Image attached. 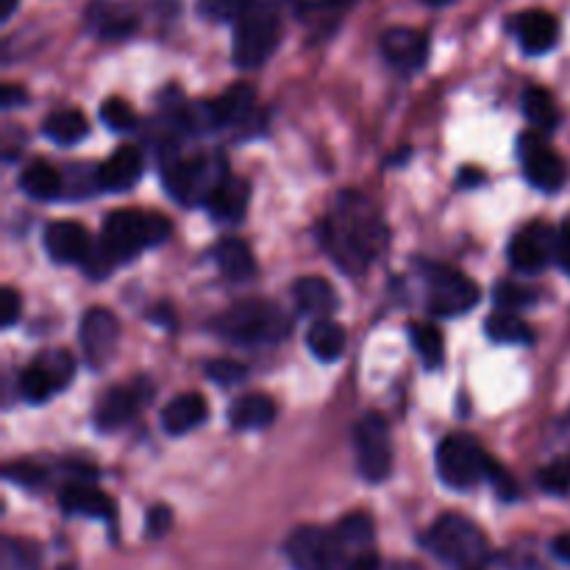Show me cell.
Returning a JSON list of instances; mask_svg holds the SVG:
<instances>
[{
  "instance_id": "cell-23",
  "label": "cell",
  "mask_w": 570,
  "mask_h": 570,
  "mask_svg": "<svg viewBox=\"0 0 570 570\" xmlns=\"http://www.w3.org/2000/svg\"><path fill=\"white\" fill-rule=\"evenodd\" d=\"M248 200H250V184L245 181V178L228 176L212 189L209 198L204 200V206L215 220L239 223L243 220L245 209H248Z\"/></svg>"
},
{
  "instance_id": "cell-26",
  "label": "cell",
  "mask_w": 570,
  "mask_h": 570,
  "mask_svg": "<svg viewBox=\"0 0 570 570\" xmlns=\"http://www.w3.org/2000/svg\"><path fill=\"white\" fill-rule=\"evenodd\" d=\"M276 417V404L271 395L265 393H248L239 395L232 406H228V423L237 432H254V429L271 426Z\"/></svg>"
},
{
  "instance_id": "cell-6",
  "label": "cell",
  "mask_w": 570,
  "mask_h": 570,
  "mask_svg": "<svg viewBox=\"0 0 570 570\" xmlns=\"http://www.w3.org/2000/svg\"><path fill=\"white\" fill-rule=\"evenodd\" d=\"M226 176V161L220 156H195V159H167L161 165V181L165 189L181 204L206 200L212 189Z\"/></svg>"
},
{
  "instance_id": "cell-33",
  "label": "cell",
  "mask_w": 570,
  "mask_h": 570,
  "mask_svg": "<svg viewBox=\"0 0 570 570\" xmlns=\"http://www.w3.org/2000/svg\"><path fill=\"white\" fill-rule=\"evenodd\" d=\"M410 337L426 371H438L445 360L443 334L432 323H410Z\"/></svg>"
},
{
  "instance_id": "cell-7",
  "label": "cell",
  "mask_w": 570,
  "mask_h": 570,
  "mask_svg": "<svg viewBox=\"0 0 570 570\" xmlns=\"http://www.w3.org/2000/svg\"><path fill=\"white\" fill-rule=\"evenodd\" d=\"M490 456L484 454L482 445L471 434H449L438 445V476L449 488L468 490L488 479Z\"/></svg>"
},
{
  "instance_id": "cell-37",
  "label": "cell",
  "mask_w": 570,
  "mask_h": 570,
  "mask_svg": "<svg viewBox=\"0 0 570 570\" xmlns=\"http://www.w3.org/2000/svg\"><path fill=\"white\" fill-rule=\"evenodd\" d=\"M540 488L549 495H568L570 493V456H557L554 462L538 473Z\"/></svg>"
},
{
  "instance_id": "cell-46",
  "label": "cell",
  "mask_w": 570,
  "mask_h": 570,
  "mask_svg": "<svg viewBox=\"0 0 570 570\" xmlns=\"http://www.w3.org/2000/svg\"><path fill=\"white\" fill-rule=\"evenodd\" d=\"M348 570H382V562H379L376 554H371V551H367V554L356 557V560L348 566Z\"/></svg>"
},
{
  "instance_id": "cell-44",
  "label": "cell",
  "mask_w": 570,
  "mask_h": 570,
  "mask_svg": "<svg viewBox=\"0 0 570 570\" xmlns=\"http://www.w3.org/2000/svg\"><path fill=\"white\" fill-rule=\"evenodd\" d=\"M6 476L9 479H14V482H20V484H33V482H39V471L33 465H22V462H14V465L9 468V471H6Z\"/></svg>"
},
{
  "instance_id": "cell-42",
  "label": "cell",
  "mask_w": 570,
  "mask_h": 570,
  "mask_svg": "<svg viewBox=\"0 0 570 570\" xmlns=\"http://www.w3.org/2000/svg\"><path fill=\"white\" fill-rule=\"evenodd\" d=\"M0 309H3V328H11L17 321H20V309H22V298L17 295L14 287H3L0 293Z\"/></svg>"
},
{
  "instance_id": "cell-47",
  "label": "cell",
  "mask_w": 570,
  "mask_h": 570,
  "mask_svg": "<svg viewBox=\"0 0 570 570\" xmlns=\"http://www.w3.org/2000/svg\"><path fill=\"white\" fill-rule=\"evenodd\" d=\"M551 551H554L557 560L570 562V532L560 534V538H554V543H551Z\"/></svg>"
},
{
  "instance_id": "cell-21",
  "label": "cell",
  "mask_w": 570,
  "mask_h": 570,
  "mask_svg": "<svg viewBox=\"0 0 570 570\" xmlns=\"http://www.w3.org/2000/svg\"><path fill=\"white\" fill-rule=\"evenodd\" d=\"M142 404V393L137 384H126V387H111L100 395L98 406H95V426L100 432H115V429L126 426L134 417V412Z\"/></svg>"
},
{
  "instance_id": "cell-30",
  "label": "cell",
  "mask_w": 570,
  "mask_h": 570,
  "mask_svg": "<svg viewBox=\"0 0 570 570\" xmlns=\"http://www.w3.org/2000/svg\"><path fill=\"white\" fill-rule=\"evenodd\" d=\"M42 131L56 145H76L89 134V122L78 109H59L45 117Z\"/></svg>"
},
{
  "instance_id": "cell-16",
  "label": "cell",
  "mask_w": 570,
  "mask_h": 570,
  "mask_svg": "<svg viewBox=\"0 0 570 570\" xmlns=\"http://www.w3.org/2000/svg\"><path fill=\"white\" fill-rule=\"evenodd\" d=\"M256 106V92L250 83H234L232 89L220 95L215 100H206L198 109L193 111V120L200 128H223L232 126V122L245 120V117L254 111Z\"/></svg>"
},
{
  "instance_id": "cell-38",
  "label": "cell",
  "mask_w": 570,
  "mask_h": 570,
  "mask_svg": "<svg viewBox=\"0 0 570 570\" xmlns=\"http://www.w3.org/2000/svg\"><path fill=\"white\" fill-rule=\"evenodd\" d=\"M204 371H206V376L212 379V382L223 384V387L239 384L245 376H248L245 365H239V362H234V360H209L204 365Z\"/></svg>"
},
{
  "instance_id": "cell-1",
  "label": "cell",
  "mask_w": 570,
  "mask_h": 570,
  "mask_svg": "<svg viewBox=\"0 0 570 570\" xmlns=\"http://www.w3.org/2000/svg\"><path fill=\"white\" fill-rule=\"evenodd\" d=\"M384 223L376 206L356 193H343L332 215L321 226V243L326 254L345 273H362L384 248Z\"/></svg>"
},
{
  "instance_id": "cell-12",
  "label": "cell",
  "mask_w": 570,
  "mask_h": 570,
  "mask_svg": "<svg viewBox=\"0 0 570 570\" xmlns=\"http://www.w3.org/2000/svg\"><path fill=\"white\" fill-rule=\"evenodd\" d=\"M284 551L295 570H334L343 546L334 532L321 527H301L298 532L289 534Z\"/></svg>"
},
{
  "instance_id": "cell-11",
  "label": "cell",
  "mask_w": 570,
  "mask_h": 570,
  "mask_svg": "<svg viewBox=\"0 0 570 570\" xmlns=\"http://www.w3.org/2000/svg\"><path fill=\"white\" fill-rule=\"evenodd\" d=\"M518 154H521L523 173H527L529 184L543 193H557L562 189L568 178V167L562 156L549 145V139L540 131H529L518 139Z\"/></svg>"
},
{
  "instance_id": "cell-43",
  "label": "cell",
  "mask_w": 570,
  "mask_h": 570,
  "mask_svg": "<svg viewBox=\"0 0 570 570\" xmlns=\"http://www.w3.org/2000/svg\"><path fill=\"white\" fill-rule=\"evenodd\" d=\"M557 265L570 276V215L557 232Z\"/></svg>"
},
{
  "instance_id": "cell-24",
  "label": "cell",
  "mask_w": 570,
  "mask_h": 570,
  "mask_svg": "<svg viewBox=\"0 0 570 570\" xmlns=\"http://www.w3.org/2000/svg\"><path fill=\"white\" fill-rule=\"evenodd\" d=\"M206 417H209V404H206L204 395L184 393L176 395V399L161 410V426H165V432L173 434V438H181V434H189L193 429L204 426Z\"/></svg>"
},
{
  "instance_id": "cell-14",
  "label": "cell",
  "mask_w": 570,
  "mask_h": 570,
  "mask_svg": "<svg viewBox=\"0 0 570 570\" xmlns=\"http://www.w3.org/2000/svg\"><path fill=\"white\" fill-rule=\"evenodd\" d=\"M81 348L92 367H104L115 356L117 340H120V321L104 306H95L81 321Z\"/></svg>"
},
{
  "instance_id": "cell-9",
  "label": "cell",
  "mask_w": 570,
  "mask_h": 570,
  "mask_svg": "<svg viewBox=\"0 0 570 570\" xmlns=\"http://www.w3.org/2000/svg\"><path fill=\"white\" fill-rule=\"evenodd\" d=\"M356 468L367 482H384L393 473V434L387 421L376 412H367L354 429Z\"/></svg>"
},
{
  "instance_id": "cell-31",
  "label": "cell",
  "mask_w": 570,
  "mask_h": 570,
  "mask_svg": "<svg viewBox=\"0 0 570 570\" xmlns=\"http://www.w3.org/2000/svg\"><path fill=\"white\" fill-rule=\"evenodd\" d=\"M484 332L493 343L501 345H529L534 340L532 328L523 317H518L515 312H495L484 323Z\"/></svg>"
},
{
  "instance_id": "cell-20",
  "label": "cell",
  "mask_w": 570,
  "mask_h": 570,
  "mask_svg": "<svg viewBox=\"0 0 570 570\" xmlns=\"http://www.w3.org/2000/svg\"><path fill=\"white\" fill-rule=\"evenodd\" d=\"M59 504L67 515L98 518V521H111L115 518V501L100 488L89 482H70L59 490Z\"/></svg>"
},
{
  "instance_id": "cell-19",
  "label": "cell",
  "mask_w": 570,
  "mask_h": 570,
  "mask_svg": "<svg viewBox=\"0 0 570 570\" xmlns=\"http://www.w3.org/2000/svg\"><path fill=\"white\" fill-rule=\"evenodd\" d=\"M142 154L134 145H122L98 167V187L106 193H128L142 176Z\"/></svg>"
},
{
  "instance_id": "cell-22",
  "label": "cell",
  "mask_w": 570,
  "mask_h": 570,
  "mask_svg": "<svg viewBox=\"0 0 570 570\" xmlns=\"http://www.w3.org/2000/svg\"><path fill=\"white\" fill-rule=\"evenodd\" d=\"M87 26L95 37L100 39H126L137 31L139 20L134 9L122 3H111V0H95L87 9Z\"/></svg>"
},
{
  "instance_id": "cell-41",
  "label": "cell",
  "mask_w": 570,
  "mask_h": 570,
  "mask_svg": "<svg viewBox=\"0 0 570 570\" xmlns=\"http://www.w3.org/2000/svg\"><path fill=\"white\" fill-rule=\"evenodd\" d=\"M170 529H173V512L167 510L165 504L150 507L148 523H145V532H148V538H165Z\"/></svg>"
},
{
  "instance_id": "cell-49",
  "label": "cell",
  "mask_w": 570,
  "mask_h": 570,
  "mask_svg": "<svg viewBox=\"0 0 570 570\" xmlns=\"http://www.w3.org/2000/svg\"><path fill=\"white\" fill-rule=\"evenodd\" d=\"M421 3L434 6V9H443V6H451V3H454V0H421Z\"/></svg>"
},
{
  "instance_id": "cell-50",
  "label": "cell",
  "mask_w": 570,
  "mask_h": 570,
  "mask_svg": "<svg viewBox=\"0 0 570 570\" xmlns=\"http://www.w3.org/2000/svg\"><path fill=\"white\" fill-rule=\"evenodd\" d=\"M59 570H76V568H59Z\"/></svg>"
},
{
  "instance_id": "cell-10",
  "label": "cell",
  "mask_w": 570,
  "mask_h": 570,
  "mask_svg": "<svg viewBox=\"0 0 570 570\" xmlns=\"http://www.w3.org/2000/svg\"><path fill=\"white\" fill-rule=\"evenodd\" d=\"M429 278V309L434 315L456 317L462 312H471L479 304L482 293H479L476 282L468 278L465 273L454 271V267L434 265L426 271Z\"/></svg>"
},
{
  "instance_id": "cell-28",
  "label": "cell",
  "mask_w": 570,
  "mask_h": 570,
  "mask_svg": "<svg viewBox=\"0 0 570 570\" xmlns=\"http://www.w3.org/2000/svg\"><path fill=\"white\" fill-rule=\"evenodd\" d=\"M20 189L33 200H53L65 193V178H61V173L53 165L37 159L22 170Z\"/></svg>"
},
{
  "instance_id": "cell-40",
  "label": "cell",
  "mask_w": 570,
  "mask_h": 570,
  "mask_svg": "<svg viewBox=\"0 0 570 570\" xmlns=\"http://www.w3.org/2000/svg\"><path fill=\"white\" fill-rule=\"evenodd\" d=\"M295 6L301 17L309 14H340V11L348 9L354 0H289Z\"/></svg>"
},
{
  "instance_id": "cell-8",
  "label": "cell",
  "mask_w": 570,
  "mask_h": 570,
  "mask_svg": "<svg viewBox=\"0 0 570 570\" xmlns=\"http://www.w3.org/2000/svg\"><path fill=\"white\" fill-rule=\"evenodd\" d=\"M76 376V360L67 351L53 348L33 356L20 373V395L31 404H45L59 395Z\"/></svg>"
},
{
  "instance_id": "cell-34",
  "label": "cell",
  "mask_w": 570,
  "mask_h": 570,
  "mask_svg": "<svg viewBox=\"0 0 570 570\" xmlns=\"http://www.w3.org/2000/svg\"><path fill=\"white\" fill-rule=\"evenodd\" d=\"M334 534H337L343 549H367L376 538V527H373V518L367 512H351V515L340 518Z\"/></svg>"
},
{
  "instance_id": "cell-17",
  "label": "cell",
  "mask_w": 570,
  "mask_h": 570,
  "mask_svg": "<svg viewBox=\"0 0 570 570\" xmlns=\"http://www.w3.org/2000/svg\"><path fill=\"white\" fill-rule=\"evenodd\" d=\"M379 48H382V56L399 70L412 72L421 70L429 59V37L417 28L395 26L387 28L379 39Z\"/></svg>"
},
{
  "instance_id": "cell-35",
  "label": "cell",
  "mask_w": 570,
  "mask_h": 570,
  "mask_svg": "<svg viewBox=\"0 0 570 570\" xmlns=\"http://www.w3.org/2000/svg\"><path fill=\"white\" fill-rule=\"evenodd\" d=\"M256 0H198V14L212 22H237Z\"/></svg>"
},
{
  "instance_id": "cell-48",
  "label": "cell",
  "mask_w": 570,
  "mask_h": 570,
  "mask_svg": "<svg viewBox=\"0 0 570 570\" xmlns=\"http://www.w3.org/2000/svg\"><path fill=\"white\" fill-rule=\"evenodd\" d=\"M17 3H20V0H0V20H11V14L17 11Z\"/></svg>"
},
{
  "instance_id": "cell-15",
  "label": "cell",
  "mask_w": 570,
  "mask_h": 570,
  "mask_svg": "<svg viewBox=\"0 0 570 570\" xmlns=\"http://www.w3.org/2000/svg\"><path fill=\"white\" fill-rule=\"evenodd\" d=\"M507 28H510L512 37L518 39L523 53L529 56L549 53L557 45V39H560V22H557V17L546 9L518 11V14L510 17Z\"/></svg>"
},
{
  "instance_id": "cell-39",
  "label": "cell",
  "mask_w": 570,
  "mask_h": 570,
  "mask_svg": "<svg viewBox=\"0 0 570 570\" xmlns=\"http://www.w3.org/2000/svg\"><path fill=\"white\" fill-rule=\"evenodd\" d=\"M534 293L532 289L521 287V284H512V282H501L499 289H495V304H499L501 312H515L521 306L532 304Z\"/></svg>"
},
{
  "instance_id": "cell-13",
  "label": "cell",
  "mask_w": 570,
  "mask_h": 570,
  "mask_svg": "<svg viewBox=\"0 0 570 570\" xmlns=\"http://www.w3.org/2000/svg\"><path fill=\"white\" fill-rule=\"evenodd\" d=\"M557 259V232L549 223H527L510 243V262L521 273H540Z\"/></svg>"
},
{
  "instance_id": "cell-27",
  "label": "cell",
  "mask_w": 570,
  "mask_h": 570,
  "mask_svg": "<svg viewBox=\"0 0 570 570\" xmlns=\"http://www.w3.org/2000/svg\"><path fill=\"white\" fill-rule=\"evenodd\" d=\"M212 256H215L217 271L226 278H232V282H248L256 273L254 250H250L248 243H243V239H220V243L215 245V250H212Z\"/></svg>"
},
{
  "instance_id": "cell-29",
  "label": "cell",
  "mask_w": 570,
  "mask_h": 570,
  "mask_svg": "<svg viewBox=\"0 0 570 570\" xmlns=\"http://www.w3.org/2000/svg\"><path fill=\"white\" fill-rule=\"evenodd\" d=\"M306 345L321 362H337L345 354L348 337H345V328L337 321L326 317V321L312 323L309 334H306Z\"/></svg>"
},
{
  "instance_id": "cell-3",
  "label": "cell",
  "mask_w": 570,
  "mask_h": 570,
  "mask_svg": "<svg viewBox=\"0 0 570 570\" xmlns=\"http://www.w3.org/2000/svg\"><path fill=\"white\" fill-rule=\"evenodd\" d=\"M282 42V14L271 0H256L237 22H234L232 59L243 70L265 65Z\"/></svg>"
},
{
  "instance_id": "cell-32",
  "label": "cell",
  "mask_w": 570,
  "mask_h": 570,
  "mask_svg": "<svg viewBox=\"0 0 570 570\" xmlns=\"http://www.w3.org/2000/svg\"><path fill=\"white\" fill-rule=\"evenodd\" d=\"M523 115H527L529 122H532L534 128H540V131H551V128L560 126V109H557L549 89L543 87H529L527 92H523Z\"/></svg>"
},
{
  "instance_id": "cell-25",
  "label": "cell",
  "mask_w": 570,
  "mask_h": 570,
  "mask_svg": "<svg viewBox=\"0 0 570 570\" xmlns=\"http://www.w3.org/2000/svg\"><path fill=\"white\" fill-rule=\"evenodd\" d=\"M293 301L301 315L326 321L337 309V293L323 276H304L293 284Z\"/></svg>"
},
{
  "instance_id": "cell-45",
  "label": "cell",
  "mask_w": 570,
  "mask_h": 570,
  "mask_svg": "<svg viewBox=\"0 0 570 570\" xmlns=\"http://www.w3.org/2000/svg\"><path fill=\"white\" fill-rule=\"evenodd\" d=\"M28 95L26 89L17 87V83H6L3 87V109H14L17 104H26Z\"/></svg>"
},
{
  "instance_id": "cell-5",
  "label": "cell",
  "mask_w": 570,
  "mask_h": 570,
  "mask_svg": "<svg viewBox=\"0 0 570 570\" xmlns=\"http://www.w3.org/2000/svg\"><path fill=\"white\" fill-rule=\"evenodd\" d=\"M423 543L438 560L456 568L476 570L488 560V538L482 534V529L468 521L465 515H456V512L440 515L426 532Z\"/></svg>"
},
{
  "instance_id": "cell-2",
  "label": "cell",
  "mask_w": 570,
  "mask_h": 570,
  "mask_svg": "<svg viewBox=\"0 0 570 570\" xmlns=\"http://www.w3.org/2000/svg\"><path fill=\"white\" fill-rule=\"evenodd\" d=\"M170 237V220L156 212L139 209H117L109 212L100 228V243L92 245V254L87 256V273L95 278H104L122 262L134 259L150 245H159Z\"/></svg>"
},
{
  "instance_id": "cell-18",
  "label": "cell",
  "mask_w": 570,
  "mask_h": 570,
  "mask_svg": "<svg viewBox=\"0 0 570 570\" xmlns=\"http://www.w3.org/2000/svg\"><path fill=\"white\" fill-rule=\"evenodd\" d=\"M45 250L59 265H76V262H87L92 254V239L89 232L76 220H53L42 234Z\"/></svg>"
},
{
  "instance_id": "cell-4",
  "label": "cell",
  "mask_w": 570,
  "mask_h": 570,
  "mask_svg": "<svg viewBox=\"0 0 570 570\" xmlns=\"http://www.w3.org/2000/svg\"><path fill=\"white\" fill-rule=\"evenodd\" d=\"M220 337L237 345H265L278 343L287 337L289 317L276 304L265 298H248L234 304L226 315L217 321Z\"/></svg>"
},
{
  "instance_id": "cell-36",
  "label": "cell",
  "mask_w": 570,
  "mask_h": 570,
  "mask_svg": "<svg viewBox=\"0 0 570 570\" xmlns=\"http://www.w3.org/2000/svg\"><path fill=\"white\" fill-rule=\"evenodd\" d=\"M100 120H104L106 128L111 131H131L137 126V111L131 109L126 98H106L104 106H100Z\"/></svg>"
}]
</instances>
